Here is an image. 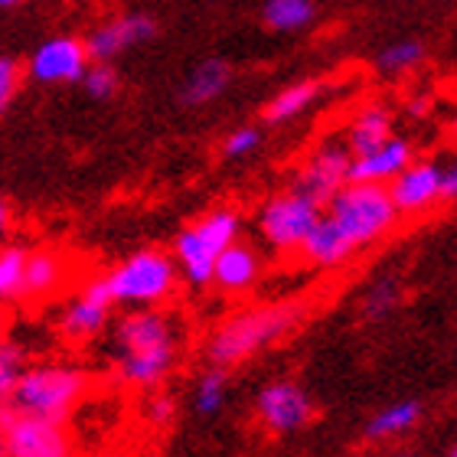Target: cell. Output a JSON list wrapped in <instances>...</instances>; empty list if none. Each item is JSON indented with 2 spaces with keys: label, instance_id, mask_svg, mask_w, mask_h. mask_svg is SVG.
Instances as JSON below:
<instances>
[{
  "label": "cell",
  "instance_id": "33",
  "mask_svg": "<svg viewBox=\"0 0 457 457\" xmlns=\"http://www.w3.org/2000/svg\"><path fill=\"white\" fill-rule=\"evenodd\" d=\"M441 200H457V157L441 163Z\"/></svg>",
  "mask_w": 457,
  "mask_h": 457
},
{
  "label": "cell",
  "instance_id": "6",
  "mask_svg": "<svg viewBox=\"0 0 457 457\" xmlns=\"http://www.w3.org/2000/svg\"><path fill=\"white\" fill-rule=\"evenodd\" d=\"M177 265L170 252L163 248H137L128 258H121L114 268L105 271V285L112 291L114 307L121 304L128 311L134 307H161L177 291Z\"/></svg>",
  "mask_w": 457,
  "mask_h": 457
},
{
  "label": "cell",
  "instance_id": "27",
  "mask_svg": "<svg viewBox=\"0 0 457 457\" xmlns=\"http://www.w3.org/2000/svg\"><path fill=\"white\" fill-rule=\"evenodd\" d=\"M226 395H228V372L210 366V370L196 379V389H193V409L200 411V415H206V419H212V415H220L222 411Z\"/></svg>",
  "mask_w": 457,
  "mask_h": 457
},
{
  "label": "cell",
  "instance_id": "11",
  "mask_svg": "<svg viewBox=\"0 0 457 457\" xmlns=\"http://www.w3.org/2000/svg\"><path fill=\"white\" fill-rule=\"evenodd\" d=\"M255 419L271 435H297L314 421V399L295 379H271L255 395Z\"/></svg>",
  "mask_w": 457,
  "mask_h": 457
},
{
  "label": "cell",
  "instance_id": "9",
  "mask_svg": "<svg viewBox=\"0 0 457 457\" xmlns=\"http://www.w3.org/2000/svg\"><path fill=\"white\" fill-rule=\"evenodd\" d=\"M112 291L105 285V275H92L56 314V334L72 346H86L98 340L112 327Z\"/></svg>",
  "mask_w": 457,
  "mask_h": 457
},
{
  "label": "cell",
  "instance_id": "5",
  "mask_svg": "<svg viewBox=\"0 0 457 457\" xmlns=\"http://www.w3.org/2000/svg\"><path fill=\"white\" fill-rule=\"evenodd\" d=\"M324 212L350 238L356 252L392 236L402 220L392 206L389 187H379V183H346L340 193H334Z\"/></svg>",
  "mask_w": 457,
  "mask_h": 457
},
{
  "label": "cell",
  "instance_id": "32",
  "mask_svg": "<svg viewBox=\"0 0 457 457\" xmlns=\"http://www.w3.org/2000/svg\"><path fill=\"white\" fill-rule=\"evenodd\" d=\"M173 415H177V405H173V399L167 395V392H151L147 395V402H144V419L151 421V425H170Z\"/></svg>",
  "mask_w": 457,
  "mask_h": 457
},
{
  "label": "cell",
  "instance_id": "36",
  "mask_svg": "<svg viewBox=\"0 0 457 457\" xmlns=\"http://www.w3.org/2000/svg\"><path fill=\"white\" fill-rule=\"evenodd\" d=\"M448 134H451V141L457 144V114H454V118H451V121H448Z\"/></svg>",
  "mask_w": 457,
  "mask_h": 457
},
{
  "label": "cell",
  "instance_id": "1",
  "mask_svg": "<svg viewBox=\"0 0 457 457\" xmlns=\"http://www.w3.org/2000/svg\"><path fill=\"white\" fill-rule=\"evenodd\" d=\"M180 362V327L161 307L124 311L108 327V366L128 389L154 392Z\"/></svg>",
  "mask_w": 457,
  "mask_h": 457
},
{
  "label": "cell",
  "instance_id": "39",
  "mask_svg": "<svg viewBox=\"0 0 457 457\" xmlns=\"http://www.w3.org/2000/svg\"><path fill=\"white\" fill-rule=\"evenodd\" d=\"M7 340V327H4V320H0V343Z\"/></svg>",
  "mask_w": 457,
  "mask_h": 457
},
{
  "label": "cell",
  "instance_id": "15",
  "mask_svg": "<svg viewBox=\"0 0 457 457\" xmlns=\"http://www.w3.org/2000/svg\"><path fill=\"white\" fill-rule=\"evenodd\" d=\"M411 161H415V144L409 137L392 134L389 141H382L379 147L353 157L350 183H379V187H389Z\"/></svg>",
  "mask_w": 457,
  "mask_h": 457
},
{
  "label": "cell",
  "instance_id": "2",
  "mask_svg": "<svg viewBox=\"0 0 457 457\" xmlns=\"http://www.w3.org/2000/svg\"><path fill=\"white\" fill-rule=\"evenodd\" d=\"M304 317V301H268V304L242 307L212 327L203 343V353L210 366L228 372L232 366H242L268 346L281 343L287 334H295Z\"/></svg>",
  "mask_w": 457,
  "mask_h": 457
},
{
  "label": "cell",
  "instance_id": "4",
  "mask_svg": "<svg viewBox=\"0 0 457 457\" xmlns=\"http://www.w3.org/2000/svg\"><path fill=\"white\" fill-rule=\"evenodd\" d=\"M242 236V212L236 206H216V210L203 212L200 220L177 232L170 248V258L180 278L190 287H210L212 265L220 258L222 248L238 242Z\"/></svg>",
  "mask_w": 457,
  "mask_h": 457
},
{
  "label": "cell",
  "instance_id": "34",
  "mask_svg": "<svg viewBox=\"0 0 457 457\" xmlns=\"http://www.w3.org/2000/svg\"><path fill=\"white\" fill-rule=\"evenodd\" d=\"M10 228H13V212H10L7 200L0 196V238H7V236H10Z\"/></svg>",
  "mask_w": 457,
  "mask_h": 457
},
{
  "label": "cell",
  "instance_id": "19",
  "mask_svg": "<svg viewBox=\"0 0 457 457\" xmlns=\"http://www.w3.org/2000/svg\"><path fill=\"white\" fill-rule=\"evenodd\" d=\"M395 134V118L382 102H370V105H360L350 114V121L343 128V144L350 147L353 157L379 147L382 141H389Z\"/></svg>",
  "mask_w": 457,
  "mask_h": 457
},
{
  "label": "cell",
  "instance_id": "38",
  "mask_svg": "<svg viewBox=\"0 0 457 457\" xmlns=\"http://www.w3.org/2000/svg\"><path fill=\"white\" fill-rule=\"evenodd\" d=\"M382 457H415V454H409V451H392V454H382Z\"/></svg>",
  "mask_w": 457,
  "mask_h": 457
},
{
  "label": "cell",
  "instance_id": "10",
  "mask_svg": "<svg viewBox=\"0 0 457 457\" xmlns=\"http://www.w3.org/2000/svg\"><path fill=\"white\" fill-rule=\"evenodd\" d=\"M350 163L353 154L343 144V137H327V141L307 151V157L291 173L287 187H295L297 193H304L307 200L327 206L334 200V193H340L350 183Z\"/></svg>",
  "mask_w": 457,
  "mask_h": 457
},
{
  "label": "cell",
  "instance_id": "18",
  "mask_svg": "<svg viewBox=\"0 0 457 457\" xmlns=\"http://www.w3.org/2000/svg\"><path fill=\"white\" fill-rule=\"evenodd\" d=\"M297 255H301L304 265L320 268V271H334V268H343L356 255V248H353L350 238L343 236L340 228L334 226V220L324 212V216L317 220V226L307 232L304 242H301Z\"/></svg>",
  "mask_w": 457,
  "mask_h": 457
},
{
  "label": "cell",
  "instance_id": "8",
  "mask_svg": "<svg viewBox=\"0 0 457 457\" xmlns=\"http://www.w3.org/2000/svg\"><path fill=\"white\" fill-rule=\"evenodd\" d=\"M0 445L7 457H76V441L66 421L37 419L13 409L0 419Z\"/></svg>",
  "mask_w": 457,
  "mask_h": 457
},
{
  "label": "cell",
  "instance_id": "31",
  "mask_svg": "<svg viewBox=\"0 0 457 457\" xmlns=\"http://www.w3.org/2000/svg\"><path fill=\"white\" fill-rule=\"evenodd\" d=\"M262 147V128L255 124H238L236 131H228V137L222 141V157L226 161H245Z\"/></svg>",
  "mask_w": 457,
  "mask_h": 457
},
{
  "label": "cell",
  "instance_id": "13",
  "mask_svg": "<svg viewBox=\"0 0 457 457\" xmlns=\"http://www.w3.org/2000/svg\"><path fill=\"white\" fill-rule=\"evenodd\" d=\"M157 37V20L151 13H118V17L98 23L86 37V49L92 62H114V59L128 53V49L151 43Z\"/></svg>",
  "mask_w": 457,
  "mask_h": 457
},
{
  "label": "cell",
  "instance_id": "16",
  "mask_svg": "<svg viewBox=\"0 0 457 457\" xmlns=\"http://www.w3.org/2000/svg\"><path fill=\"white\" fill-rule=\"evenodd\" d=\"M72 275V262H69L59 248H29L27 268H23V295L20 301L27 304H43L49 297H56L66 287Z\"/></svg>",
  "mask_w": 457,
  "mask_h": 457
},
{
  "label": "cell",
  "instance_id": "14",
  "mask_svg": "<svg viewBox=\"0 0 457 457\" xmlns=\"http://www.w3.org/2000/svg\"><path fill=\"white\" fill-rule=\"evenodd\" d=\"M392 206L399 216H421L441 200V163L415 161L389 183Z\"/></svg>",
  "mask_w": 457,
  "mask_h": 457
},
{
  "label": "cell",
  "instance_id": "24",
  "mask_svg": "<svg viewBox=\"0 0 457 457\" xmlns=\"http://www.w3.org/2000/svg\"><path fill=\"white\" fill-rule=\"evenodd\" d=\"M402 304V285L399 278H376L360 297V314L362 320H386V317Z\"/></svg>",
  "mask_w": 457,
  "mask_h": 457
},
{
  "label": "cell",
  "instance_id": "29",
  "mask_svg": "<svg viewBox=\"0 0 457 457\" xmlns=\"http://www.w3.org/2000/svg\"><path fill=\"white\" fill-rule=\"evenodd\" d=\"M82 88H86L88 98L108 102V98L118 96L121 76H118V69H114L112 62H92V66L86 69V76H82Z\"/></svg>",
  "mask_w": 457,
  "mask_h": 457
},
{
  "label": "cell",
  "instance_id": "22",
  "mask_svg": "<svg viewBox=\"0 0 457 457\" xmlns=\"http://www.w3.org/2000/svg\"><path fill=\"white\" fill-rule=\"evenodd\" d=\"M320 92H324V82H320V79L291 82V86H285L281 92H275V96L268 98L265 108H262V118H265L268 124L295 121V118H301L307 108L314 105L317 98H320Z\"/></svg>",
  "mask_w": 457,
  "mask_h": 457
},
{
  "label": "cell",
  "instance_id": "12",
  "mask_svg": "<svg viewBox=\"0 0 457 457\" xmlns=\"http://www.w3.org/2000/svg\"><path fill=\"white\" fill-rule=\"evenodd\" d=\"M88 66H92V59H88L86 39L59 33V37L43 39L29 53L23 72L37 86H72V82H82Z\"/></svg>",
  "mask_w": 457,
  "mask_h": 457
},
{
  "label": "cell",
  "instance_id": "26",
  "mask_svg": "<svg viewBox=\"0 0 457 457\" xmlns=\"http://www.w3.org/2000/svg\"><path fill=\"white\" fill-rule=\"evenodd\" d=\"M425 53H428V49H425L421 39H395V43L379 49L376 69L386 72V76H402V72H411L415 66H421Z\"/></svg>",
  "mask_w": 457,
  "mask_h": 457
},
{
  "label": "cell",
  "instance_id": "17",
  "mask_svg": "<svg viewBox=\"0 0 457 457\" xmlns=\"http://www.w3.org/2000/svg\"><path fill=\"white\" fill-rule=\"evenodd\" d=\"M262 268H265V258L255 245L248 242H232L228 248H222L216 265H212V281L222 291V295H245L262 281Z\"/></svg>",
  "mask_w": 457,
  "mask_h": 457
},
{
  "label": "cell",
  "instance_id": "23",
  "mask_svg": "<svg viewBox=\"0 0 457 457\" xmlns=\"http://www.w3.org/2000/svg\"><path fill=\"white\" fill-rule=\"evenodd\" d=\"M317 7L314 0H265L262 20L271 33H297L314 23Z\"/></svg>",
  "mask_w": 457,
  "mask_h": 457
},
{
  "label": "cell",
  "instance_id": "7",
  "mask_svg": "<svg viewBox=\"0 0 457 457\" xmlns=\"http://www.w3.org/2000/svg\"><path fill=\"white\" fill-rule=\"evenodd\" d=\"M320 216H324L320 203L307 200L304 193H297L295 187H285V190L271 193L258 206L255 236L268 252H275V255H295Z\"/></svg>",
  "mask_w": 457,
  "mask_h": 457
},
{
  "label": "cell",
  "instance_id": "35",
  "mask_svg": "<svg viewBox=\"0 0 457 457\" xmlns=\"http://www.w3.org/2000/svg\"><path fill=\"white\" fill-rule=\"evenodd\" d=\"M431 112V98L428 96H415L409 98V114H415V118H421V114Z\"/></svg>",
  "mask_w": 457,
  "mask_h": 457
},
{
  "label": "cell",
  "instance_id": "40",
  "mask_svg": "<svg viewBox=\"0 0 457 457\" xmlns=\"http://www.w3.org/2000/svg\"><path fill=\"white\" fill-rule=\"evenodd\" d=\"M445 457H457V445H454V448H451V451H448V454H445Z\"/></svg>",
  "mask_w": 457,
  "mask_h": 457
},
{
  "label": "cell",
  "instance_id": "21",
  "mask_svg": "<svg viewBox=\"0 0 457 457\" xmlns=\"http://www.w3.org/2000/svg\"><path fill=\"white\" fill-rule=\"evenodd\" d=\"M421 415H425V409H421L419 399L392 402V405L379 409L370 421H366V428H362V438L372 441V445H386V441H395V438H402V435H409V431L419 428Z\"/></svg>",
  "mask_w": 457,
  "mask_h": 457
},
{
  "label": "cell",
  "instance_id": "20",
  "mask_svg": "<svg viewBox=\"0 0 457 457\" xmlns=\"http://www.w3.org/2000/svg\"><path fill=\"white\" fill-rule=\"evenodd\" d=\"M228 86H232V66L226 59H203L200 66H193L190 76L183 79L180 102L187 108L212 105Z\"/></svg>",
  "mask_w": 457,
  "mask_h": 457
},
{
  "label": "cell",
  "instance_id": "3",
  "mask_svg": "<svg viewBox=\"0 0 457 457\" xmlns=\"http://www.w3.org/2000/svg\"><path fill=\"white\" fill-rule=\"evenodd\" d=\"M92 372L79 362H33L23 366L10 392V409L49 421H69V415L88 399Z\"/></svg>",
  "mask_w": 457,
  "mask_h": 457
},
{
  "label": "cell",
  "instance_id": "30",
  "mask_svg": "<svg viewBox=\"0 0 457 457\" xmlns=\"http://www.w3.org/2000/svg\"><path fill=\"white\" fill-rule=\"evenodd\" d=\"M23 82H27L23 62L17 56H0V114H7L10 105L17 102Z\"/></svg>",
  "mask_w": 457,
  "mask_h": 457
},
{
  "label": "cell",
  "instance_id": "37",
  "mask_svg": "<svg viewBox=\"0 0 457 457\" xmlns=\"http://www.w3.org/2000/svg\"><path fill=\"white\" fill-rule=\"evenodd\" d=\"M23 0H0V10H10V7H20Z\"/></svg>",
  "mask_w": 457,
  "mask_h": 457
},
{
  "label": "cell",
  "instance_id": "41",
  "mask_svg": "<svg viewBox=\"0 0 457 457\" xmlns=\"http://www.w3.org/2000/svg\"><path fill=\"white\" fill-rule=\"evenodd\" d=\"M0 457H7V451H4V445H0Z\"/></svg>",
  "mask_w": 457,
  "mask_h": 457
},
{
  "label": "cell",
  "instance_id": "25",
  "mask_svg": "<svg viewBox=\"0 0 457 457\" xmlns=\"http://www.w3.org/2000/svg\"><path fill=\"white\" fill-rule=\"evenodd\" d=\"M29 245H0V304H17L23 295V268Z\"/></svg>",
  "mask_w": 457,
  "mask_h": 457
},
{
  "label": "cell",
  "instance_id": "28",
  "mask_svg": "<svg viewBox=\"0 0 457 457\" xmlns=\"http://www.w3.org/2000/svg\"><path fill=\"white\" fill-rule=\"evenodd\" d=\"M23 366H27V356H23V350H20L17 343L10 340L0 343V419L7 415L10 392L17 386V376L23 372Z\"/></svg>",
  "mask_w": 457,
  "mask_h": 457
}]
</instances>
